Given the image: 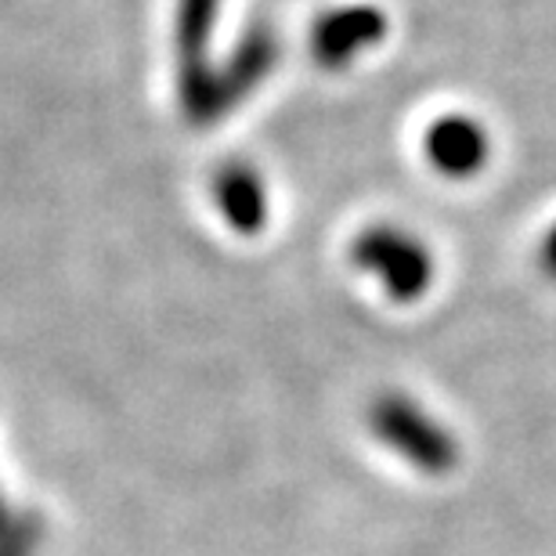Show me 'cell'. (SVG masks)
I'll return each mask as SVG.
<instances>
[{
  "label": "cell",
  "instance_id": "cell-5",
  "mask_svg": "<svg viewBox=\"0 0 556 556\" xmlns=\"http://www.w3.org/2000/svg\"><path fill=\"white\" fill-rule=\"evenodd\" d=\"M422 155L448 181H470L484 170L488 155H492V138L481 119L448 113L422 130Z\"/></svg>",
  "mask_w": 556,
  "mask_h": 556
},
{
  "label": "cell",
  "instance_id": "cell-1",
  "mask_svg": "<svg viewBox=\"0 0 556 556\" xmlns=\"http://www.w3.org/2000/svg\"><path fill=\"white\" fill-rule=\"evenodd\" d=\"M369 427L387 448L397 452L419 473L444 477L459 466V444L444 422L433 419L408 394H380L369 408Z\"/></svg>",
  "mask_w": 556,
  "mask_h": 556
},
{
  "label": "cell",
  "instance_id": "cell-7",
  "mask_svg": "<svg viewBox=\"0 0 556 556\" xmlns=\"http://www.w3.org/2000/svg\"><path fill=\"white\" fill-rule=\"evenodd\" d=\"M214 199L239 236H257L268 225V188H264V177L247 163L220 166V174L214 177Z\"/></svg>",
  "mask_w": 556,
  "mask_h": 556
},
{
  "label": "cell",
  "instance_id": "cell-6",
  "mask_svg": "<svg viewBox=\"0 0 556 556\" xmlns=\"http://www.w3.org/2000/svg\"><path fill=\"white\" fill-rule=\"evenodd\" d=\"M278 62V40L268 26H253L247 37L236 43L231 59L214 70V109H217V119L231 113L239 102L257 91L264 84V76L275 70Z\"/></svg>",
  "mask_w": 556,
  "mask_h": 556
},
{
  "label": "cell",
  "instance_id": "cell-8",
  "mask_svg": "<svg viewBox=\"0 0 556 556\" xmlns=\"http://www.w3.org/2000/svg\"><path fill=\"white\" fill-rule=\"evenodd\" d=\"M40 542V520L33 514H11L0 498V556H33Z\"/></svg>",
  "mask_w": 556,
  "mask_h": 556
},
{
  "label": "cell",
  "instance_id": "cell-2",
  "mask_svg": "<svg viewBox=\"0 0 556 556\" xmlns=\"http://www.w3.org/2000/svg\"><path fill=\"white\" fill-rule=\"evenodd\" d=\"M351 261L372 278L397 304H416L433 282V257L422 239L397 225H369L351 242Z\"/></svg>",
  "mask_w": 556,
  "mask_h": 556
},
{
  "label": "cell",
  "instance_id": "cell-9",
  "mask_svg": "<svg viewBox=\"0 0 556 556\" xmlns=\"http://www.w3.org/2000/svg\"><path fill=\"white\" fill-rule=\"evenodd\" d=\"M539 268L556 282V220L546 228V236L539 242Z\"/></svg>",
  "mask_w": 556,
  "mask_h": 556
},
{
  "label": "cell",
  "instance_id": "cell-3",
  "mask_svg": "<svg viewBox=\"0 0 556 556\" xmlns=\"http://www.w3.org/2000/svg\"><path fill=\"white\" fill-rule=\"evenodd\" d=\"M220 0H181L177 8V54H181V105L192 124H214V70L206 62Z\"/></svg>",
  "mask_w": 556,
  "mask_h": 556
},
{
  "label": "cell",
  "instance_id": "cell-4",
  "mask_svg": "<svg viewBox=\"0 0 556 556\" xmlns=\"http://www.w3.org/2000/svg\"><path fill=\"white\" fill-rule=\"evenodd\" d=\"M387 37V15L372 4H343L315 18L311 26V59L321 70H348L365 48Z\"/></svg>",
  "mask_w": 556,
  "mask_h": 556
}]
</instances>
